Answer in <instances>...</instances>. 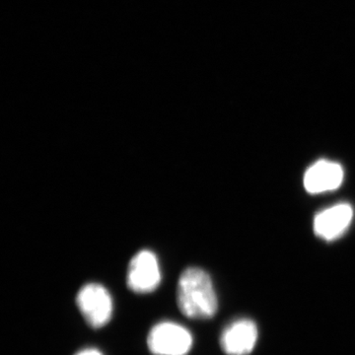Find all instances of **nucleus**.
I'll return each instance as SVG.
<instances>
[{"label": "nucleus", "mask_w": 355, "mask_h": 355, "mask_svg": "<svg viewBox=\"0 0 355 355\" xmlns=\"http://www.w3.org/2000/svg\"><path fill=\"white\" fill-rule=\"evenodd\" d=\"M354 217V209L347 203H340L320 212L314 220L315 233L331 241L342 236Z\"/></svg>", "instance_id": "obj_6"}, {"label": "nucleus", "mask_w": 355, "mask_h": 355, "mask_svg": "<svg viewBox=\"0 0 355 355\" xmlns=\"http://www.w3.org/2000/svg\"><path fill=\"white\" fill-rule=\"evenodd\" d=\"M258 340V329L250 320H240L231 324L221 336V347L228 355L251 354Z\"/></svg>", "instance_id": "obj_5"}, {"label": "nucleus", "mask_w": 355, "mask_h": 355, "mask_svg": "<svg viewBox=\"0 0 355 355\" xmlns=\"http://www.w3.org/2000/svg\"><path fill=\"white\" fill-rule=\"evenodd\" d=\"M76 355H103L99 350L94 349H84Z\"/></svg>", "instance_id": "obj_8"}, {"label": "nucleus", "mask_w": 355, "mask_h": 355, "mask_svg": "<svg viewBox=\"0 0 355 355\" xmlns=\"http://www.w3.org/2000/svg\"><path fill=\"white\" fill-rule=\"evenodd\" d=\"M342 166L331 161L320 160L311 166L304 176L306 191L321 193L336 190L343 183Z\"/></svg>", "instance_id": "obj_7"}, {"label": "nucleus", "mask_w": 355, "mask_h": 355, "mask_svg": "<svg viewBox=\"0 0 355 355\" xmlns=\"http://www.w3.org/2000/svg\"><path fill=\"white\" fill-rule=\"evenodd\" d=\"M147 345L154 355H186L193 347V336L181 324L163 322L153 327Z\"/></svg>", "instance_id": "obj_3"}, {"label": "nucleus", "mask_w": 355, "mask_h": 355, "mask_svg": "<svg viewBox=\"0 0 355 355\" xmlns=\"http://www.w3.org/2000/svg\"><path fill=\"white\" fill-rule=\"evenodd\" d=\"M177 302L187 318L210 319L218 309L214 284L207 272L198 268H189L178 282Z\"/></svg>", "instance_id": "obj_1"}, {"label": "nucleus", "mask_w": 355, "mask_h": 355, "mask_svg": "<svg viewBox=\"0 0 355 355\" xmlns=\"http://www.w3.org/2000/svg\"><path fill=\"white\" fill-rule=\"evenodd\" d=\"M160 282L157 257L148 250H142L135 254L128 265V288L135 293H149L157 288Z\"/></svg>", "instance_id": "obj_4"}, {"label": "nucleus", "mask_w": 355, "mask_h": 355, "mask_svg": "<svg viewBox=\"0 0 355 355\" xmlns=\"http://www.w3.org/2000/svg\"><path fill=\"white\" fill-rule=\"evenodd\" d=\"M76 303L84 319L92 328H103L111 321L113 300L104 286L86 284L77 294Z\"/></svg>", "instance_id": "obj_2"}]
</instances>
